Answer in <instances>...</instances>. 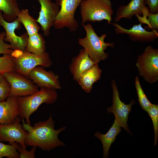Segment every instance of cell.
<instances>
[{
    "label": "cell",
    "instance_id": "cell-1",
    "mask_svg": "<svg viewBox=\"0 0 158 158\" xmlns=\"http://www.w3.org/2000/svg\"><path fill=\"white\" fill-rule=\"evenodd\" d=\"M22 121L23 128L28 133L25 141L26 145L49 151L57 147L65 145L59 139L58 135L65 130L66 127L55 129L54 122L51 113L47 120L37 122L33 126L26 123L24 119Z\"/></svg>",
    "mask_w": 158,
    "mask_h": 158
},
{
    "label": "cell",
    "instance_id": "cell-2",
    "mask_svg": "<svg viewBox=\"0 0 158 158\" xmlns=\"http://www.w3.org/2000/svg\"><path fill=\"white\" fill-rule=\"evenodd\" d=\"M56 90L41 87L35 93L25 97H17L18 103V116L25 120L30 125L31 115L36 111L43 103L52 104L58 99Z\"/></svg>",
    "mask_w": 158,
    "mask_h": 158
},
{
    "label": "cell",
    "instance_id": "cell-3",
    "mask_svg": "<svg viewBox=\"0 0 158 158\" xmlns=\"http://www.w3.org/2000/svg\"><path fill=\"white\" fill-rule=\"evenodd\" d=\"M82 25L85 31L86 35L84 38H79V44L82 46L90 58L96 63L107 59L109 54L105 52L108 47L113 48V42H106L104 39L107 37L106 34L99 36L95 32L91 24L88 23Z\"/></svg>",
    "mask_w": 158,
    "mask_h": 158
},
{
    "label": "cell",
    "instance_id": "cell-4",
    "mask_svg": "<svg viewBox=\"0 0 158 158\" xmlns=\"http://www.w3.org/2000/svg\"><path fill=\"white\" fill-rule=\"evenodd\" d=\"M80 6L82 25L104 20L111 24L114 12L110 0H83Z\"/></svg>",
    "mask_w": 158,
    "mask_h": 158
},
{
    "label": "cell",
    "instance_id": "cell-5",
    "mask_svg": "<svg viewBox=\"0 0 158 158\" xmlns=\"http://www.w3.org/2000/svg\"><path fill=\"white\" fill-rule=\"evenodd\" d=\"M15 64L14 71L28 78V75L34 68L38 66L49 68L52 62L47 52L39 55L18 50H13L11 54Z\"/></svg>",
    "mask_w": 158,
    "mask_h": 158
},
{
    "label": "cell",
    "instance_id": "cell-6",
    "mask_svg": "<svg viewBox=\"0 0 158 158\" xmlns=\"http://www.w3.org/2000/svg\"><path fill=\"white\" fill-rule=\"evenodd\" d=\"M139 75L151 84L158 80V49L147 47L137 58L135 65Z\"/></svg>",
    "mask_w": 158,
    "mask_h": 158
},
{
    "label": "cell",
    "instance_id": "cell-7",
    "mask_svg": "<svg viewBox=\"0 0 158 158\" xmlns=\"http://www.w3.org/2000/svg\"><path fill=\"white\" fill-rule=\"evenodd\" d=\"M83 0H55V3L60 7L53 25L55 29L66 27L71 32L76 31L79 26L78 22L75 18V13Z\"/></svg>",
    "mask_w": 158,
    "mask_h": 158
},
{
    "label": "cell",
    "instance_id": "cell-8",
    "mask_svg": "<svg viewBox=\"0 0 158 158\" xmlns=\"http://www.w3.org/2000/svg\"><path fill=\"white\" fill-rule=\"evenodd\" d=\"M3 75L10 85L8 97H25L39 90L38 87L30 79L15 71L6 72Z\"/></svg>",
    "mask_w": 158,
    "mask_h": 158
},
{
    "label": "cell",
    "instance_id": "cell-9",
    "mask_svg": "<svg viewBox=\"0 0 158 158\" xmlns=\"http://www.w3.org/2000/svg\"><path fill=\"white\" fill-rule=\"evenodd\" d=\"M111 84L113 92V103L111 107L107 108V111L108 113H112L115 116V119L121 127L131 134L127 122L132 105L135 102L134 100H132L130 103L128 104L122 102L120 98L119 93L115 80L113 79Z\"/></svg>",
    "mask_w": 158,
    "mask_h": 158
},
{
    "label": "cell",
    "instance_id": "cell-10",
    "mask_svg": "<svg viewBox=\"0 0 158 158\" xmlns=\"http://www.w3.org/2000/svg\"><path fill=\"white\" fill-rule=\"evenodd\" d=\"M2 13L0 11V25L4 28L6 32L4 41L10 43L13 50L25 51L28 36L27 32L24 33L19 36L17 35L15 30L20 29L22 24L17 18L11 22L7 21L4 19Z\"/></svg>",
    "mask_w": 158,
    "mask_h": 158
},
{
    "label": "cell",
    "instance_id": "cell-11",
    "mask_svg": "<svg viewBox=\"0 0 158 158\" xmlns=\"http://www.w3.org/2000/svg\"><path fill=\"white\" fill-rule=\"evenodd\" d=\"M36 0L40 5L39 16L36 21L40 25L44 35L47 37L59 11L60 7L51 0Z\"/></svg>",
    "mask_w": 158,
    "mask_h": 158
},
{
    "label": "cell",
    "instance_id": "cell-12",
    "mask_svg": "<svg viewBox=\"0 0 158 158\" xmlns=\"http://www.w3.org/2000/svg\"><path fill=\"white\" fill-rule=\"evenodd\" d=\"M21 121L18 116L11 124H0V141L8 142L9 144L17 142L26 148L25 141L28 133L23 128Z\"/></svg>",
    "mask_w": 158,
    "mask_h": 158
},
{
    "label": "cell",
    "instance_id": "cell-13",
    "mask_svg": "<svg viewBox=\"0 0 158 158\" xmlns=\"http://www.w3.org/2000/svg\"><path fill=\"white\" fill-rule=\"evenodd\" d=\"M142 23L141 22L135 24L129 29L123 28L115 22L111 24L115 27L114 31L116 34H127L132 41L149 42H154L158 38L157 30H152L150 31H147L142 27Z\"/></svg>",
    "mask_w": 158,
    "mask_h": 158
},
{
    "label": "cell",
    "instance_id": "cell-14",
    "mask_svg": "<svg viewBox=\"0 0 158 158\" xmlns=\"http://www.w3.org/2000/svg\"><path fill=\"white\" fill-rule=\"evenodd\" d=\"M28 78L40 88L55 90L61 88L59 75L52 71H46L41 66H37L32 70L28 75Z\"/></svg>",
    "mask_w": 158,
    "mask_h": 158
},
{
    "label": "cell",
    "instance_id": "cell-15",
    "mask_svg": "<svg viewBox=\"0 0 158 158\" xmlns=\"http://www.w3.org/2000/svg\"><path fill=\"white\" fill-rule=\"evenodd\" d=\"M18 117L17 97H8L5 100L0 101V124H11Z\"/></svg>",
    "mask_w": 158,
    "mask_h": 158
},
{
    "label": "cell",
    "instance_id": "cell-16",
    "mask_svg": "<svg viewBox=\"0 0 158 158\" xmlns=\"http://www.w3.org/2000/svg\"><path fill=\"white\" fill-rule=\"evenodd\" d=\"M145 5V0H130L127 5L118 7L114 21L116 23L123 18L131 19L134 15H143Z\"/></svg>",
    "mask_w": 158,
    "mask_h": 158
},
{
    "label": "cell",
    "instance_id": "cell-17",
    "mask_svg": "<svg viewBox=\"0 0 158 158\" xmlns=\"http://www.w3.org/2000/svg\"><path fill=\"white\" fill-rule=\"evenodd\" d=\"M96 64L84 49H80L78 54L73 58L69 66L73 79L76 81L83 72Z\"/></svg>",
    "mask_w": 158,
    "mask_h": 158
},
{
    "label": "cell",
    "instance_id": "cell-18",
    "mask_svg": "<svg viewBox=\"0 0 158 158\" xmlns=\"http://www.w3.org/2000/svg\"><path fill=\"white\" fill-rule=\"evenodd\" d=\"M102 73L98 64H96L83 72L76 81L85 92L89 93L94 84L100 79Z\"/></svg>",
    "mask_w": 158,
    "mask_h": 158
},
{
    "label": "cell",
    "instance_id": "cell-19",
    "mask_svg": "<svg viewBox=\"0 0 158 158\" xmlns=\"http://www.w3.org/2000/svg\"><path fill=\"white\" fill-rule=\"evenodd\" d=\"M121 127L116 120L114 121L111 126L105 134H102L97 132L95 136L101 141L103 147V158L109 157V152L111 144L115 140L116 136L121 130Z\"/></svg>",
    "mask_w": 158,
    "mask_h": 158
},
{
    "label": "cell",
    "instance_id": "cell-20",
    "mask_svg": "<svg viewBox=\"0 0 158 158\" xmlns=\"http://www.w3.org/2000/svg\"><path fill=\"white\" fill-rule=\"evenodd\" d=\"M45 43L44 37L40 33L28 36L25 51L37 55H44L47 53Z\"/></svg>",
    "mask_w": 158,
    "mask_h": 158
},
{
    "label": "cell",
    "instance_id": "cell-21",
    "mask_svg": "<svg viewBox=\"0 0 158 158\" xmlns=\"http://www.w3.org/2000/svg\"><path fill=\"white\" fill-rule=\"evenodd\" d=\"M17 18L24 26L28 36L39 33L40 27L36 20L30 15L28 9H22L18 14Z\"/></svg>",
    "mask_w": 158,
    "mask_h": 158
},
{
    "label": "cell",
    "instance_id": "cell-22",
    "mask_svg": "<svg viewBox=\"0 0 158 158\" xmlns=\"http://www.w3.org/2000/svg\"><path fill=\"white\" fill-rule=\"evenodd\" d=\"M20 10L17 0H0V11L7 21L11 22L16 19Z\"/></svg>",
    "mask_w": 158,
    "mask_h": 158
},
{
    "label": "cell",
    "instance_id": "cell-23",
    "mask_svg": "<svg viewBox=\"0 0 158 158\" xmlns=\"http://www.w3.org/2000/svg\"><path fill=\"white\" fill-rule=\"evenodd\" d=\"M135 84L139 104L142 109L147 112L152 103L148 99L143 91L139 77L137 76L135 77Z\"/></svg>",
    "mask_w": 158,
    "mask_h": 158
},
{
    "label": "cell",
    "instance_id": "cell-24",
    "mask_svg": "<svg viewBox=\"0 0 158 158\" xmlns=\"http://www.w3.org/2000/svg\"><path fill=\"white\" fill-rule=\"evenodd\" d=\"M18 143L6 145L0 141V158L6 157L8 158H20V154L16 149Z\"/></svg>",
    "mask_w": 158,
    "mask_h": 158
},
{
    "label": "cell",
    "instance_id": "cell-25",
    "mask_svg": "<svg viewBox=\"0 0 158 158\" xmlns=\"http://www.w3.org/2000/svg\"><path fill=\"white\" fill-rule=\"evenodd\" d=\"M15 64L11 54H4L0 56V75L9 72L14 71Z\"/></svg>",
    "mask_w": 158,
    "mask_h": 158
},
{
    "label": "cell",
    "instance_id": "cell-26",
    "mask_svg": "<svg viewBox=\"0 0 158 158\" xmlns=\"http://www.w3.org/2000/svg\"><path fill=\"white\" fill-rule=\"evenodd\" d=\"M151 118L154 131V146L157 144L158 137V105L152 104L147 111Z\"/></svg>",
    "mask_w": 158,
    "mask_h": 158
},
{
    "label": "cell",
    "instance_id": "cell-27",
    "mask_svg": "<svg viewBox=\"0 0 158 158\" xmlns=\"http://www.w3.org/2000/svg\"><path fill=\"white\" fill-rule=\"evenodd\" d=\"M10 85L3 75H0V101L5 100L8 97Z\"/></svg>",
    "mask_w": 158,
    "mask_h": 158
},
{
    "label": "cell",
    "instance_id": "cell-28",
    "mask_svg": "<svg viewBox=\"0 0 158 158\" xmlns=\"http://www.w3.org/2000/svg\"><path fill=\"white\" fill-rule=\"evenodd\" d=\"M37 147H32L30 151H28L26 148L23 147L21 145L18 143L16 149L20 154V158H35V153Z\"/></svg>",
    "mask_w": 158,
    "mask_h": 158
},
{
    "label": "cell",
    "instance_id": "cell-29",
    "mask_svg": "<svg viewBox=\"0 0 158 158\" xmlns=\"http://www.w3.org/2000/svg\"><path fill=\"white\" fill-rule=\"evenodd\" d=\"M6 36L5 31L0 33V54H10L13 51L10 44L6 43L4 38Z\"/></svg>",
    "mask_w": 158,
    "mask_h": 158
},
{
    "label": "cell",
    "instance_id": "cell-30",
    "mask_svg": "<svg viewBox=\"0 0 158 158\" xmlns=\"http://www.w3.org/2000/svg\"><path fill=\"white\" fill-rule=\"evenodd\" d=\"M146 19L148 26L145 28H152V30H158V13H152L149 12L147 14Z\"/></svg>",
    "mask_w": 158,
    "mask_h": 158
},
{
    "label": "cell",
    "instance_id": "cell-31",
    "mask_svg": "<svg viewBox=\"0 0 158 158\" xmlns=\"http://www.w3.org/2000/svg\"><path fill=\"white\" fill-rule=\"evenodd\" d=\"M145 3L148 7L149 12L158 13V0H145Z\"/></svg>",
    "mask_w": 158,
    "mask_h": 158
}]
</instances>
